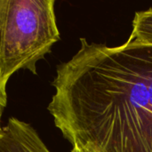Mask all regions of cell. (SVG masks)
Listing matches in <instances>:
<instances>
[{
  "instance_id": "1",
  "label": "cell",
  "mask_w": 152,
  "mask_h": 152,
  "mask_svg": "<svg viewBox=\"0 0 152 152\" xmlns=\"http://www.w3.org/2000/svg\"><path fill=\"white\" fill-rule=\"evenodd\" d=\"M57 67L48 105L72 146L96 152H152V45L80 39Z\"/></svg>"
},
{
  "instance_id": "2",
  "label": "cell",
  "mask_w": 152,
  "mask_h": 152,
  "mask_svg": "<svg viewBox=\"0 0 152 152\" xmlns=\"http://www.w3.org/2000/svg\"><path fill=\"white\" fill-rule=\"evenodd\" d=\"M54 0H0V104L6 86L20 69L37 74V63L59 41Z\"/></svg>"
},
{
  "instance_id": "3",
  "label": "cell",
  "mask_w": 152,
  "mask_h": 152,
  "mask_svg": "<svg viewBox=\"0 0 152 152\" xmlns=\"http://www.w3.org/2000/svg\"><path fill=\"white\" fill-rule=\"evenodd\" d=\"M0 152H51L37 132L28 123L10 118L3 127Z\"/></svg>"
},
{
  "instance_id": "4",
  "label": "cell",
  "mask_w": 152,
  "mask_h": 152,
  "mask_svg": "<svg viewBox=\"0 0 152 152\" xmlns=\"http://www.w3.org/2000/svg\"><path fill=\"white\" fill-rule=\"evenodd\" d=\"M128 40L134 44L152 45V8L135 13Z\"/></svg>"
},
{
  "instance_id": "5",
  "label": "cell",
  "mask_w": 152,
  "mask_h": 152,
  "mask_svg": "<svg viewBox=\"0 0 152 152\" xmlns=\"http://www.w3.org/2000/svg\"><path fill=\"white\" fill-rule=\"evenodd\" d=\"M71 152H96L94 150L88 147H80V146H74Z\"/></svg>"
},
{
  "instance_id": "6",
  "label": "cell",
  "mask_w": 152,
  "mask_h": 152,
  "mask_svg": "<svg viewBox=\"0 0 152 152\" xmlns=\"http://www.w3.org/2000/svg\"><path fill=\"white\" fill-rule=\"evenodd\" d=\"M4 109V108L0 104V138L2 137V134H3V127L1 126V118H2V114H3Z\"/></svg>"
}]
</instances>
